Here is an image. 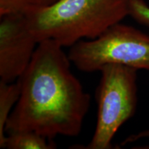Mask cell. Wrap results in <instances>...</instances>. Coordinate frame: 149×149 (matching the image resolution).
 <instances>
[{"mask_svg": "<svg viewBox=\"0 0 149 149\" xmlns=\"http://www.w3.org/2000/svg\"><path fill=\"white\" fill-rule=\"evenodd\" d=\"M20 96L18 80L11 83L0 81V147L4 141L5 127L11 112Z\"/></svg>", "mask_w": 149, "mask_h": 149, "instance_id": "7", "label": "cell"}, {"mask_svg": "<svg viewBox=\"0 0 149 149\" xmlns=\"http://www.w3.org/2000/svg\"><path fill=\"white\" fill-rule=\"evenodd\" d=\"M132 67L108 64L101 68L96 91V127L86 149L113 148L112 141L121 126L135 113L137 72Z\"/></svg>", "mask_w": 149, "mask_h": 149, "instance_id": "3", "label": "cell"}, {"mask_svg": "<svg viewBox=\"0 0 149 149\" xmlns=\"http://www.w3.org/2000/svg\"><path fill=\"white\" fill-rule=\"evenodd\" d=\"M128 16L141 25L149 27V6L144 0H129Z\"/></svg>", "mask_w": 149, "mask_h": 149, "instance_id": "8", "label": "cell"}, {"mask_svg": "<svg viewBox=\"0 0 149 149\" xmlns=\"http://www.w3.org/2000/svg\"><path fill=\"white\" fill-rule=\"evenodd\" d=\"M63 48L51 40L39 42L17 79L20 96L6 124L7 133L33 131L53 139L81 133L91 97L72 73V62Z\"/></svg>", "mask_w": 149, "mask_h": 149, "instance_id": "1", "label": "cell"}, {"mask_svg": "<svg viewBox=\"0 0 149 149\" xmlns=\"http://www.w3.org/2000/svg\"><path fill=\"white\" fill-rule=\"evenodd\" d=\"M22 14L3 16L0 23V81L14 82L26 70L38 45Z\"/></svg>", "mask_w": 149, "mask_h": 149, "instance_id": "5", "label": "cell"}, {"mask_svg": "<svg viewBox=\"0 0 149 149\" xmlns=\"http://www.w3.org/2000/svg\"><path fill=\"white\" fill-rule=\"evenodd\" d=\"M129 0H57L48 6H30L22 13L37 42L51 40L71 47L94 40L128 16Z\"/></svg>", "mask_w": 149, "mask_h": 149, "instance_id": "2", "label": "cell"}, {"mask_svg": "<svg viewBox=\"0 0 149 149\" xmlns=\"http://www.w3.org/2000/svg\"><path fill=\"white\" fill-rule=\"evenodd\" d=\"M57 0H29L30 6H48L55 2Z\"/></svg>", "mask_w": 149, "mask_h": 149, "instance_id": "11", "label": "cell"}, {"mask_svg": "<svg viewBox=\"0 0 149 149\" xmlns=\"http://www.w3.org/2000/svg\"><path fill=\"white\" fill-rule=\"evenodd\" d=\"M69 48L70 61L81 71H100L108 64L149 71V35L120 22L94 40H81Z\"/></svg>", "mask_w": 149, "mask_h": 149, "instance_id": "4", "label": "cell"}, {"mask_svg": "<svg viewBox=\"0 0 149 149\" xmlns=\"http://www.w3.org/2000/svg\"><path fill=\"white\" fill-rule=\"evenodd\" d=\"M1 148L8 149H55L57 145L48 139L33 131L8 133Z\"/></svg>", "mask_w": 149, "mask_h": 149, "instance_id": "6", "label": "cell"}, {"mask_svg": "<svg viewBox=\"0 0 149 149\" xmlns=\"http://www.w3.org/2000/svg\"><path fill=\"white\" fill-rule=\"evenodd\" d=\"M29 6L28 0H0V17L22 13Z\"/></svg>", "mask_w": 149, "mask_h": 149, "instance_id": "9", "label": "cell"}, {"mask_svg": "<svg viewBox=\"0 0 149 149\" xmlns=\"http://www.w3.org/2000/svg\"><path fill=\"white\" fill-rule=\"evenodd\" d=\"M146 137H149V129L144 130L142 131L139 132V133L135 134V135H131L129 137H128L125 140L122 142V145L128 144V143L134 142L139 139L142 138H146Z\"/></svg>", "mask_w": 149, "mask_h": 149, "instance_id": "10", "label": "cell"}]
</instances>
